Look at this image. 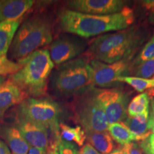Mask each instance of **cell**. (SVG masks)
I'll list each match as a JSON object with an SVG mask.
<instances>
[{
  "instance_id": "6da1fadb",
  "label": "cell",
  "mask_w": 154,
  "mask_h": 154,
  "mask_svg": "<svg viewBox=\"0 0 154 154\" xmlns=\"http://www.w3.org/2000/svg\"><path fill=\"white\" fill-rule=\"evenodd\" d=\"M134 22V14L128 7H125L121 12L109 15L85 14L67 9L59 15L61 31L82 38L126 29Z\"/></svg>"
},
{
  "instance_id": "7a4b0ae2",
  "label": "cell",
  "mask_w": 154,
  "mask_h": 154,
  "mask_svg": "<svg viewBox=\"0 0 154 154\" xmlns=\"http://www.w3.org/2000/svg\"><path fill=\"white\" fill-rule=\"evenodd\" d=\"M146 39L145 32L137 26L102 34L90 43L85 56L89 61L106 63L129 61Z\"/></svg>"
},
{
  "instance_id": "3957f363",
  "label": "cell",
  "mask_w": 154,
  "mask_h": 154,
  "mask_svg": "<svg viewBox=\"0 0 154 154\" xmlns=\"http://www.w3.org/2000/svg\"><path fill=\"white\" fill-rule=\"evenodd\" d=\"M17 62L20 69L9 75L8 80L16 84L26 96L35 98L44 95L54 68L48 49H38Z\"/></svg>"
},
{
  "instance_id": "277c9868",
  "label": "cell",
  "mask_w": 154,
  "mask_h": 154,
  "mask_svg": "<svg viewBox=\"0 0 154 154\" xmlns=\"http://www.w3.org/2000/svg\"><path fill=\"white\" fill-rule=\"evenodd\" d=\"M53 41V22L49 15L38 14L25 20L9 50L11 61H20Z\"/></svg>"
},
{
  "instance_id": "5b68a950",
  "label": "cell",
  "mask_w": 154,
  "mask_h": 154,
  "mask_svg": "<svg viewBox=\"0 0 154 154\" xmlns=\"http://www.w3.org/2000/svg\"><path fill=\"white\" fill-rule=\"evenodd\" d=\"M55 95L61 97L78 96L95 88L90 61L78 57L57 66L50 79Z\"/></svg>"
},
{
  "instance_id": "8992f818",
  "label": "cell",
  "mask_w": 154,
  "mask_h": 154,
  "mask_svg": "<svg viewBox=\"0 0 154 154\" xmlns=\"http://www.w3.org/2000/svg\"><path fill=\"white\" fill-rule=\"evenodd\" d=\"M74 119L85 132L107 131L109 122L96 96L95 88L76 96L72 103Z\"/></svg>"
},
{
  "instance_id": "52a82bcc",
  "label": "cell",
  "mask_w": 154,
  "mask_h": 154,
  "mask_svg": "<svg viewBox=\"0 0 154 154\" xmlns=\"http://www.w3.org/2000/svg\"><path fill=\"white\" fill-rule=\"evenodd\" d=\"M60 114L59 104L46 98H26L19 104L18 115L46 127L49 131L59 130Z\"/></svg>"
},
{
  "instance_id": "ba28073f",
  "label": "cell",
  "mask_w": 154,
  "mask_h": 154,
  "mask_svg": "<svg viewBox=\"0 0 154 154\" xmlns=\"http://www.w3.org/2000/svg\"><path fill=\"white\" fill-rule=\"evenodd\" d=\"M96 96L106 116L109 124L121 123L127 118L129 97L119 88H95Z\"/></svg>"
},
{
  "instance_id": "9c48e42d",
  "label": "cell",
  "mask_w": 154,
  "mask_h": 154,
  "mask_svg": "<svg viewBox=\"0 0 154 154\" xmlns=\"http://www.w3.org/2000/svg\"><path fill=\"white\" fill-rule=\"evenodd\" d=\"M90 65L93 73L94 87L109 88L118 85L121 77L129 74V61H119L113 63H106L97 60H91Z\"/></svg>"
},
{
  "instance_id": "30bf717a",
  "label": "cell",
  "mask_w": 154,
  "mask_h": 154,
  "mask_svg": "<svg viewBox=\"0 0 154 154\" xmlns=\"http://www.w3.org/2000/svg\"><path fill=\"white\" fill-rule=\"evenodd\" d=\"M86 42L74 36L62 35L49 46L50 57L54 64L59 66L78 58L86 50Z\"/></svg>"
},
{
  "instance_id": "8fae6325",
  "label": "cell",
  "mask_w": 154,
  "mask_h": 154,
  "mask_svg": "<svg viewBox=\"0 0 154 154\" xmlns=\"http://www.w3.org/2000/svg\"><path fill=\"white\" fill-rule=\"evenodd\" d=\"M69 10L85 14L109 15L121 12L126 7L122 0H72L66 2Z\"/></svg>"
},
{
  "instance_id": "7c38bea8",
  "label": "cell",
  "mask_w": 154,
  "mask_h": 154,
  "mask_svg": "<svg viewBox=\"0 0 154 154\" xmlns=\"http://www.w3.org/2000/svg\"><path fill=\"white\" fill-rule=\"evenodd\" d=\"M15 126L30 146L47 151L49 135V130L46 127L19 115H17Z\"/></svg>"
},
{
  "instance_id": "4fadbf2b",
  "label": "cell",
  "mask_w": 154,
  "mask_h": 154,
  "mask_svg": "<svg viewBox=\"0 0 154 154\" xmlns=\"http://www.w3.org/2000/svg\"><path fill=\"white\" fill-rule=\"evenodd\" d=\"M33 0H2L0 1V22L20 21L32 9Z\"/></svg>"
},
{
  "instance_id": "5bb4252c",
  "label": "cell",
  "mask_w": 154,
  "mask_h": 154,
  "mask_svg": "<svg viewBox=\"0 0 154 154\" xmlns=\"http://www.w3.org/2000/svg\"><path fill=\"white\" fill-rule=\"evenodd\" d=\"M0 137L5 141L11 154H27L29 144L15 125H0Z\"/></svg>"
},
{
  "instance_id": "9a60e30c",
  "label": "cell",
  "mask_w": 154,
  "mask_h": 154,
  "mask_svg": "<svg viewBox=\"0 0 154 154\" xmlns=\"http://www.w3.org/2000/svg\"><path fill=\"white\" fill-rule=\"evenodd\" d=\"M26 98V94L16 84L8 79L5 81L0 86V119L9 109L19 104Z\"/></svg>"
},
{
  "instance_id": "2e32d148",
  "label": "cell",
  "mask_w": 154,
  "mask_h": 154,
  "mask_svg": "<svg viewBox=\"0 0 154 154\" xmlns=\"http://www.w3.org/2000/svg\"><path fill=\"white\" fill-rule=\"evenodd\" d=\"M149 115V110L135 116H128L122 122L135 135L137 141L143 140L151 134Z\"/></svg>"
},
{
  "instance_id": "e0dca14e",
  "label": "cell",
  "mask_w": 154,
  "mask_h": 154,
  "mask_svg": "<svg viewBox=\"0 0 154 154\" xmlns=\"http://www.w3.org/2000/svg\"><path fill=\"white\" fill-rule=\"evenodd\" d=\"M19 24L20 21L0 22V57H5L9 52Z\"/></svg>"
},
{
  "instance_id": "ac0fdd59",
  "label": "cell",
  "mask_w": 154,
  "mask_h": 154,
  "mask_svg": "<svg viewBox=\"0 0 154 154\" xmlns=\"http://www.w3.org/2000/svg\"><path fill=\"white\" fill-rule=\"evenodd\" d=\"M86 140L94 149L101 154H109L113 150L114 144L107 131L86 132Z\"/></svg>"
},
{
  "instance_id": "d6986e66",
  "label": "cell",
  "mask_w": 154,
  "mask_h": 154,
  "mask_svg": "<svg viewBox=\"0 0 154 154\" xmlns=\"http://www.w3.org/2000/svg\"><path fill=\"white\" fill-rule=\"evenodd\" d=\"M59 132L61 140L67 142H74L77 146L82 147L86 140V134L80 126L73 127L64 123L59 124Z\"/></svg>"
},
{
  "instance_id": "ffe728a7",
  "label": "cell",
  "mask_w": 154,
  "mask_h": 154,
  "mask_svg": "<svg viewBox=\"0 0 154 154\" xmlns=\"http://www.w3.org/2000/svg\"><path fill=\"white\" fill-rule=\"evenodd\" d=\"M108 132L111 138L121 146L136 140L135 135L122 122L109 124Z\"/></svg>"
},
{
  "instance_id": "44dd1931",
  "label": "cell",
  "mask_w": 154,
  "mask_h": 154,
  "mask_svg": "<svg viewBox=\"0 0 154 154\" xmlns=\"http://www.w3.org/2000/svg\"><path fill=\"white\" fill-rule=\"evenodd\" d=\"M149 95L143 92L136 96L128 103L127 113L128 116L133 117L149 110Z\"/></svg>"
},
{
  "instance_id": "7402d4cb",
  "label": "cell",
  "mask_w": 154,
  "mask_h": 154,
  "mask_svg": "<svg viewBox=\"0 0 154 154\" xmlns=\"http://www.w3.org/2000/svg\"><path fill=\"white\" fill-rule=\"evenodd\" d=\"M119 83H126L136 91L142 92L151 88H154L153 79H144L136 76H124L121 77L119 79Z\"/></svg>"
},
{
  "instance_id": "603a6c76",
  "label": "cell",
  "mask_w": 154,
  "mask_h": 154,
  "mask_svg": "<svg viewBox=\"0 0 154 154\" xmlns=\"http://www.w3.org/2000/svg\"><path fill=\"white\" fill-rule=\"evenodd\" d=\"M129 74L132 76L144 79H150L154 76V57L137 66L131 67Z\"/></svg>"
},
{
  "instance_id": "cb8c5ba5",
  "label": "cell",
  "mask_w": 154,
  "mask_h": 154,
  "mask_svg": "<svg viewBox=\"0 0 154 154\" xmlns=\"http://www.w3.org/2000/svg\"><path fill=\"white\" fill-rule=\"evenodd\" d=\"M154 57V34L146 43L140 51L136 59L131 63V67H134Z\"/></svg>"
},
{
  "instance_id": "d4e9b609",
  "label": "cell",
  "mask_w": 154,
  "mask_h": 154,
  "mask_svg": "<svg viewBox=\"0 0 154 154\" xmlns=\"http://www.w3.org/2000/svg\"><path fill=\"white\" fill-rule=\"evenodd\" d=\"M20 64L10 60L7 56L0 57V76H5L7 74H13L20 69Z\"/></svg>"
},
{
  "instance_id": "484cf974",
  "label": "cell",
  "mask_w": 154,
  "mask_h": 154,
  "mask_svg": "<svg viewBox=\"0 0 154 154\" xmlns=\"http://www.w3.org/2000/svg\"><path fill=\"white\" fill-rule=\"evenodd\" d=\"M58 154H79V151L74 143L61 140L59 146Z\"/></svg>"
},
{
  "instance_id": "4316f807",
  "label": "cell",
  "mask_w": 154,
  "mask_h": 154,
  "mask_svg": "<svg viewBox=\"0 0 154 154\" xmlns=\"http://www.w3.org/2000/svg\"><path fill=\"white\" fill-rule=\"evenodd\" d=\"M143 154H154V134L151 133L146 139L139 142Z\"/></svg>"
},
{
  "instance_id": "83f0119b",
  "label": "cell",
  "mask_w": 154,
  "mask_h": 154,
  "mask_svg": "<svg viewBox=\"0 0 154 154\" xmlns=\"http://www.w3.org/2000/svg\"><path fill=\"white\" fill-rule=\"evenodd\" d=\"M142 7L147 14L149 21L154 24V0H147L141 2Z\"/></svg>"
},
{
  "instance_id": "f1b7e54d",
  "label": "cell",
  "mask_w": 154,
  "mask_h": 154,
  "mask_svg": "<svg viewBox=\"0 0 154 154\" xmlns=\"http://www.w3.org/2000/svg\"><path fill=\"white\" fill-rule=\"evenodd\" d=\"M123 149L126 154H143L139 144L134 143V142L123 146Z\"/></svg>"
},
{
  "instance_id": "f546056e",
  "label": "cell",
  "mask_w": 154,
  "mask_h": 154,
  "mask_svg": "<svg viewBox=\"0 0 154 154\" xmlns=\"http://www.w3.org/2000/svg\"><path fill=\"white\" fill-rule=\"evenodd\" d=\"M79 154H101L95 149H94L89 143H86L81 148Z\"/></svg>"
},
{
  "instance_id": "4dcf8cb0",
  "label": "cell",
  "mask_w": 154,
  "mask_h": 154,
  "mask_svg": "<svg viewBox=\"0 0 154 154\" xmlns=\"http://www.w3.org/2000/svg\"><path fill=\"white\" fill-rule=\"evenodd\" d=\"M0 154H11L8 146L2 139H0Z\"/></svg>"
},
{
  "instance_id": "1f68e13d",
  "label": "cell",
  "mask_w": 154,
  "mask_h": 154,
  "mask_svg": "<svg viewBox=\"0 0 154 154\" xmlns=\"http://www.w3.org/2000/svg\"><path fill=\"white\" fill-rule=\"evenodd\" d=\"M27 154H47V151H44V150L30 146L29 150V152Z\"/></svg>"
},
{
  "instance_id": "d6a6232c",
  "label": "cell",
  "mask_w": 154,
  "mask_h": 154,
  "mask_svg": "<svg viewBox=\"0 0 154 154\" xmlns=\"http://www.w3.org/2000/svg\"><path fill=\"white\" fill-rule=\"evenodd\" d=\"M149 121L153 129L154 128V100L152 102V111L151 115H149Z\"/></svg>"
},
{
  "instance_id": "836d02e7",
  "label": "cell",
  "mask_w": 154,
  "mask_h": 154,
  "mask_svg": "<svg viewBox=\"0 0 154 154\" xmlns=\"http://www.w3.org/2000/svg\"><path fill=\"white\" fill-rule=\"evenodd\" d=\"M109 154H126V153L123 149V146H120V147H117L116 149H113Z\"/></svg>"
},
{
  "instance_id": "e575fe53",
  "label": "cell",
  "mask_w": 154,
  "mask_h": 154,
  "mask_svg": "<svg viewBox=\"0 0 154 154\" xmlns=\"http://www.w3.org/2000/svg\"><path fill=\"white\" fill-rule=\"evenodd\" d=\"M5 81V76H0V86H1Z\"/></svg>"
},
{
  "instance_id": "d590c367",
  "label": "cell",
  "mask_w": 154,
  "mask_h": 154,
  "mask_svg": "<svg viewBox=\"0 0 154 154\" xmlns=\"http://www.w3.org/2000/svg\"><path fill=\"white\" fill-rule=\"evenodd\" d=\"M152 132H153V134H154V128H153V129H152Z\"/></svg>"
},
{
  "instance_id": "8d00e7d4",
  "label": "cell",
  "mask_w": 154,
  "mask_h": 154,
  "mask_svg": "<svg viewBox=\"0 0 154 154\" xmlns=\"http://www.w3.org/2000/svg\"><path fill=\"white\" fill-rule=\"evenodd\" d=\"M153 79H154V76H153Z\"/></svg>"
}]
</instances>
